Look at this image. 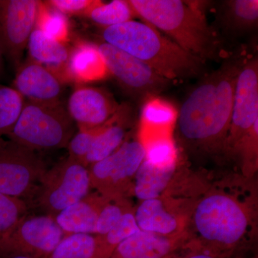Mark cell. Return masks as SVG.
I'll return each instance as SVG.
<instances>
[{"label":"cell","instance_id":"1","mask_svg":"<svg viewBox=\"0 0 258 258\" xmlns=\"http://www.w3.org/2000/svg\"><path fill=\"white\" fill-rule=\"evenodd\" d=\"M245 57H227L206 74L183 102L175 128L185 149L208 154H224L230 130L236 81Z\"/></svg>","mask_w":258,"mask_h":258},{"label":"cell","instance_id":"2","mask_svg":"<svg viewBox=\"0 0 258 258\" xmlns=\"http://www.w3.org/2000/svg\"><path fill=\"white\" fill-rule=\"evenodd\" d=\"M256 218L254 199L229 186H215L193 205L188 240L215 257L229 258L251 240Z\"/></svg>","mask_w":258,"mask_h":258},{"label":"cell","instance_id":"3","mask_svg":"<svg viewBox=\"0 0 258 258\" xmlns=\"http://www.w3.org/2000/svg\"><path fill=\"white\" fill-rule=\"evenodd\" d=\"M136 15L191 55L205 61L225 60L217 32L195 4L180 0H130Z\"/></svg>","mask_w":258,"mask_h":258},{"label":"cell","instance_id":"4","mask_svg":"<svg viewBox=\"0 0 258 258\" xmlns=\"http://www.w3.org/2000/svg\"><path fill=\"white\" fill-rule=\"evenodd\" d=\"M103 37L106 43L143 61L169 81L206 74L205 61L183 50L147 23L132 20L104 28Z\"/></svg>","mask_w":258,"mask_h":258},{"label":"cell","instance_id":"5","mask_svg":"<svg viewBox=\"0 0 258 258\" xmlns=\"http://www.w3.org/2000/svg\"><path fill=\"white\" fill-rule=\"evenodd\" d=\"M74 120L62 103L40 104L25 101L10 142L32 150L67 147L74 137Z\"/></svg>","mask_w":258,"mask_h":258},{"label":"cell","instance_id":"6","mask_svg":"<svg viewBox=\"0 0 258 258\" xmlns=\"http://www.w3.org/2000/svg\"><path fill=\"white\" fill-rule=\"evenodd\" d=\"M91 189L88 168L68 157L47 169L35 195L37 206L47 215L55 217L86 197Z\"/></svg>","mask_w":258,"mask_h":258},{"label":"cell","instance_id":"7","mask_svg":"<svg viewBox=\"0 0 258 258\" xmlns=\"http://www.w3.org/2000/svg\"><path fill=\"white\" fill-rule=\"evenodd\" d=\"M146 157L139 140L127 141L114 153L88 166L91 188L107 198H127L133 193L134 179Z\"/></svg>","mask_w":258,"mask_h":258},{"label":"cell","instance_id":"8","mask_svg":"<svg viewBox=\"0 0 258 258\" xmlns=\"http://www.w3.org/2000/svg\"><path fill=\"white\" fill-rule=\"evenodd\" d=\"M47 170L35 151L10 141L0 142V195L20 199L35 195Z\"/></svg>","mask_w":258,"mask_h":258},{"label":"cell","instance_id":"9","mask_svg":"<svg viewBox=\"0 0 258 258\" xmlns=\"http://www.w3.org/2000/svg\"><path fill=\"white\" fill-rule=\"evenodd\" d=\"M108 73L130 94L145 99L157 96L172 81L165 79L137 57L106 42L98 45Z\"/></svg>","mask_w":258,"mask_h":258},{"label":"cell","instance_id":"10","mask_svg":"<svg viewBox=\"0 0 258 258\" xmlns=\"http://www.w3.org/2000/svg\"><path fill=\"white\" fill-rule=\"evenodd\" d=\"M66 235L55 217L26 215L0 242V253L47 258Z\"/></svg>","mask_w":258,"mask_h":258},{"label":"cell","instance_id":"11","mask_svg":"<svg viewBox=\"0 0 258 258\" xmlns=\"http://www.w3.org/2000/svg\"><path fill=\"white\" fill-rule=\"evenodd\" d=\"M258 122V60L247 57L236 81L230 130L224 154L232 156Z\"/></svg>","mask_w":258,"mask_h":258},{"label":"cell","instance_id":"12","mask_svg":"<svg viewBox=\"0 0 258 258\" xmlns=\"http://www.w3.org/2000/svg\"><path fill=\"white\" fill-rule=\"evenodd\" d=\"M39 3L35 0H0V44L4 55L15 66H20L35 28Z\"/></svg>","mask_w":258,"mask_h":258},{"label":"cell","instance_id":"13","mask_svg":"<svg viewBox=\"0 0 258 258\" xmlns=\"http://www.w3.org/2000/svg\"><path fill=\"white\" fill-rule=\"evenodd\" d=\"M120 107L101 88L81 87L70 97L68 112L79 128H98L113 118Z\"/></svg>","mask_w":258,"mask_h":258},{"label":"cell","instance_id":"14","mask_svg":"<svg viewBox=\"0 0 258 258\" xmlns=\"http://www.w3.org/2000/svg\"><path fill=\"white\" fill-rule=\"evenodd\" d=\"M62 80L50 69L30 60L20 66L14 81V88L24 99L40 104L61 103Z\"/></svg>","mask_w":258,"mask_h":258},{"label":"cell","instance_id":"15","mask_svg":"<svg viewBox=\"0 0 258 258\" xmlns=\"http://www.w3.org/2000/svg\"><path fill=\"white\" fill-rule=\"evenodd\" d=\"M139 230L165 237L186 235L187 220L173 212L161 198L141 202L134 210Z\"/></svg>","mask_w":258,"mask_h":258},{"label":"cell","instance_id":"16","mask_svg":"<svg viewBox=\"0 0 258 258\" xmlns=\"http://www.w3.org/2000/svg\"><path fill=\"white\" fill-rule=\"evenodd\" d=\"M187 240L186 235L170 237L140 230L123 241L111 258H167Z\"/></svg>","mask_w":258,"mask_h":258},{"label":"cell","instance_id":"17","mask_svg":"<svg viewBox=\"0 0 258 258\" xmlns=\"http://www.w3.org/2000/svg\"><path fill=\"white\" fill-rule=\"evenodd\" d=\"M108 198L97 192L89 193L55 217L66 235L71 234L96 235L100 212Z\"/></svg>","mask_w":258,"mask_h":258},{"label":"cell","instance_id":"18","mask_svg":"<svg viewBox=\"0 0 258 258\" xmlns=\"http://www.w3.org/2000/svg\"><path fill=\"white\" fill-rule=\"evenodd\" d=\"M108 74L98 45L80 42L70 50L66 66V81L93 82L105 79Z\"/></svg>","mask_w":258,"mask_h":258},{"label":"cell","instance_id":"19","mask_svg":"<svg viewBox=\"0 0 258 258\" xmlns=\"http://www.w3.org/2000/svg\"><path fill=\"white\" fill-rule=\"evenodd\" d=\"M27 46L32 60L55 73L62 82L66 81V66L70 50L66 43L50 38L35 27L29 37Z\"/></svg>","mask_w":258,"mask_h":258},{"label":"cell","instance_id":"20","mask_svg":"<svg viewBox=\"0 0 258 258\" xmlns=\"http://www.w3.org/2000/svg\"><path fill=\"white\" fill-rule=\"evenodd\" d=\"M177 164L158 166L144 159L134 177V195L141 201L161 198L174 179Z\"/></svg>","mask_w":258,"mask_h":258},{"label":"cell","instance_id":"21","mask_svg":"<svg viewBox=\"0 0 258 258\" xmlns=\"http://www.w3.org/2000/svg\"><path fill=\"white\" fill-rule=\"evenodd\" d=\"M177 113L169 102L157 96L147 98L141 114L139 140L144 141L156 136L170 135L171 129L175 125Z\"/></svg>","mask_w":258,"mask_h":258},{"label":"cell","instance_id":"22","mask_svg":"<svg viewBox=\"0 0 258 258\" xmlns=\"http://www.w3.org/2000/svg\"><path fill=\"white\" fill-rule=\"evenodd\" d=\"M123 113L120 108L113 118L102 127L85 159L86 167L109 157L125 142L126 126L122 118Z\"/></svg>","mask_w":258,"mask_h":258},{"label":"cell","instance_id":"23","mask_svg":"<svg viewBox=\"0 0 258 258\" xmlns=\"http://www.w3.org/2000/svg\"><path fill=\"white\" fill-rule=\"evenodd\" d=\"M85 16L106 28L132 21L136 14L128 1L113 0L109 3L96 1Z\"/></svg>","mask_w":258,"mask_h":258},{"label":"cell","instance_id":"24","mask_svg":"<svg viewBox=\"0 0 258 258\" xmlns=\"http://www.w3.org/2000/svg\"><path fill=\"white\" fill-rule=\"evenodd\" d=\"M96 235L71 234L64 236L47 258H98Z\"/></svg>","mask_w":258,"mask_h":258},{"label":"cell","instance_id":"25","mask_svg":"<svg viewBox=\"0 0 258 258\" xmlns=\"http://www.w3.org/2000/svg\"><path fill=\"white\" fill-rule=\"evenodd\" d=\"M224 21L231 30L245 31L257 25V0L226 1L224 3Z\"/></svg>","mask_w":258,"mask_h":258},{"label":"cell","instance_id":"26","mask_svg":"<svg viewBox=\"0 0 258 258\" xmlns=\"http://www.w3.org/2000/svg\"><path fill=\"white\" fill-rule=\"evenodd\" d=\"M134 216V209L129 210L111 229L103 235H96L98 242V258H111L115 249L123 241L139 232Z\"/></svg>","mask_w":258,"mask_h":258},{"label":"cell","instance_id":"27","mask_svg":"<svg viewBox=\"0 0 258 258\" xmlns=\"http://www.w3.org/2000/svg\"><path fill=\"white\" fill-rule=\"evenodd\" d=\"M25 103L23 97L14 88L0 86V142L14 128Z\"/></svg>","mask_w":258,"mask_h":258},{"label":"cell","instance_id":"28","mask_svg":"<svg viewBox=\"0 0 258 258\" xmlns=\"http://www.w3.org/2000/svg\"><path fill=\"white\" fill-rule=\"evenodd\" d=\"M35 28L62 43H66L69 40L70 29L67 16L47 3H39Z\"/></svg>","mask_w":258,"mask_h":258},{"label":"cell","instance_id":"29","mask_svg":"<svg viewBox=\"0 0 258 258\" xmlns=\"http://www.w3.org/2000/svg\"><path fill=\"white\" fill-rule=\"evenodd\" d=\"M141 142L145 148V159L149 162L158 166L177 162V151L170 135L157 136Z\"/></svg>","mask_w":258,"mask_h":258},{"label":"cell","instance_id":"30","mask_svg":"<svg viewBox=\"0 0 258 258\" xmlns=\"http://www.w3.org/2000/svg\"><path fill=\"white\" fill-rule=\"evenodd\" d=\"M28 212L22 199L0 195V242L13 230Z\"/></svg>","mask_w":258,"mask_h":258},{"label":"cell","instance_id":"31","mask_svg":"<svg viewBox=\"0 0 258 258\" xmlns=\"http://www.w3.org/2000/svg\"><path fill=\"white\" fill-rule=\"evenodd\" d=\"M134 209L127 198H108L98 217L96 235H103L111 230L125 213Z\"/></svg>","mask_w":258,"mask_h":258},{"label":"cell","instance_id":"32","mask_svg":"<svg viewBox=\"0 0 258 258\" xmlns=\"http://www.w3.org/2000/svg\"><path fill=\"white\" fill-rule=\"evenodd\" d=\"M103 125L96 128H79L78 133L72 137L68 144L69 157L85 166V159L91 149L93 141Z\"/></svg>","mask_w":258,"mask_h":258},{"label":"cell","instance_id":"33","mask_svg":"<svg viewBox=\"0 0 258 258\" xmlns=\"http://www.w3.org/2000/svg\"><path fill=\"white\" fill-rule=\"evenodd\" d=\"M93 0H50L46 3L64 15H86L96 3Z\"/></svg>","mask_w":258,"mask_h":258},{"label":"cell","instance_id":"34","mask_svg":"<svg viewBox=\"0 0 258 258\" xmlns=\"http://www.w3.org/2000/svg\"><path fill=\"white\" fill-rule=\"evenodd\" d=\"M167 258H218L187 240Z\"/></svg>","mask_w":258,"mask_h":258},{"label":"cell","instance_id":"35","mask_svg":"<svg viewBox=\"0 0 258 258\" xmlns=\"http://www.w3.org/2000/svg\"><path fill=\"white\" fill-rule=\"evenodd\" d=\"M0 258H31L28 256L22 255L17 254L0 253Z\"/></svg>","mask_w":258,"mask_h":258},{"label":"cell","instance_id":"36","mask_svg":"<svg viewBox=\"0 0 258 258\" xmlns=\"http://www.w3.org/2000/svg\"><path fill=\"white\" fill-rule=\"evenodd\" d=\"M4 52H3V47L0 44V71L2 69V64H3V57H4Z\"/></svg>","mask_w":258,"mask_h":258}]
</instances>
